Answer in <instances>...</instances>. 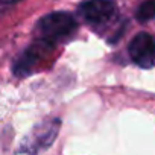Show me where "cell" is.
I'll list each match as a JSON object with an SVG mask.
<instances>
[{
  "mask_svg": "<svg viewBox=\"0 0 155 155\" xmlns=\"http://www.w3.org/2000/svg\"><path fill=\"white\" fill-rule=\"evenodd\" d=\"M117 12L114 0H87L79 5V14L90 25H104Z\"/></svg>",
  "mask_w": 155,
  "mask_h": 155,
  "instance_id": "3",
  "label": "cell"
},
{
  "mask_svg": "<svg viewBox=\"0 0 155 155\" xmlns=\"http://www.w3.org/2000/svg\"><path fill=\"white\" fill-rule=\"evenodd\" d=\"M76 20L68 12H50L44 15L38 25L37 32L40 35V40L49 41L55 44L56 41L70 37L76 31Z\"/></svg>",
  "mask_w": 155,
  "mask_h": 155,
  "instance_id": "1",
  "label": "cell"
},
{
  "mask_svg": "<svg viewBox=\"0 0 155 155\" xmlns=\"http://www.w3.org/2000/svg\"><path fill=\"white\" fill-rule=\"evenodd\" d=\"M129 56L141 68L155 67V38L146 32L137 34L129 43Z\"/></svg>",
  "mask_w": 155,
  "mask_h": 155,
  "instance_id": "2",
  "label": "cell"
},
{
  "mask_svg": "<svg viewBox=\"0 0 155 155\" xmlns=\"http://www.w3.org/2000/svg\"><path fill=\"white\" fill-rule=\"evenodd\" d=\"M11 2H15V0H0V3H11Z\"/></svg>",
  "mask_w": 155,
  "mask_h": 155,
  "instance_id": "7",
  "label": "cell"
},
{
  "mask_svg": "<svg viewBox=\"0 0 155 155\" xmlns=\"http://www.w3.org/2000/svg\"><path fill=\"white\" fill-rule=\"evenodd\" d=\"M52 43L44 41V40H38L37 44H32L14 64V73L20 78L31 74L37 65L44 59V56H47L49 50L52 49Z\"/></svg>",
  "mask_w": 155,
  "mask_h": 155,
  "instance_id": "4",
  "label": "cell"
},
{
  "mask_svg": "<svg viewBox=\"0 0 155 155\" xmlns=\"http://www.w3.org/2000/svg\"><path fill=\"white\" fill-rule=\"evenodd\" d=\"M135 17L141 23H146L149 20H153L155 18V0H147V2L141 3L138 6V9H137Z\"/></svg>",
  "mask_w": 155,
  "mask_h": 155,
  "instance_id": "6",
  "label": "cell"
},
{
  "mask_svg": "<svg viewBox=\"0 0 155 155\" xmlns=\"http://www.w3.org/2000/svg\"><path fill=\"white\" fill-rule=\"evenodd\" d=\"M58 128H59L58 119L47 120V122L41 123L31 134V137L26 140V143L23 144V150L28 152V153H38V152L44 150L55 140V137L58 134Z\"/></svg>",
  "mask_w": 155,
  "mask_h": 155,
  "instance_id": "5",
  "label": "cell"
}]
</instances>
